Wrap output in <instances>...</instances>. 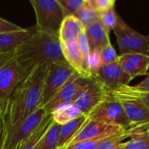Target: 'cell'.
<instances>
[{
	"instance_id": "6da1fadb",
	"label": "cell",
	"mask_w": 149,
	"mask_h": 149,
	"mask_svg": "<svg viewBox=\"0 0 149 149\" xmlns=\"http://www.w3.org/2000/svg\"><path fill=\"white\" fill-rule=\"evenodd\" d=\"M47 66H36L14 90L3 111L5 134L41 107V97Z\"/></svg>"
},
{
	"instance_id": "7a4b0ae2",
	"label": "cell",
	"mask_w": 149,
	"mask_h": 149,
	"mask_svg": "<svg viewBox=\"0 0 149 149\" xmlns=\"http://www.w3.org/2000/svg\"><path fill=\"white\" fill-rule=\"evenodd\" d=\"M14 54L27 72L38 65L66 62L59 37L37 29L14 51Z\"/></svg>"
},
{
	"instance_id": "3957f363",
	"label": "cell",
	"mask_w": 149,
	"mask_h": 149,
	"mask_svg": "<svg viewBox=\"0 0 149 149\" xmlns=\"http://www.w3.org/2000/svg\"><path fill=\"white\" fill-rule=\"evenodd\" d=\"M28 73L30 72L24 70L14 52L0 57V108L2 112L19 82Z\"/></svg>"
},
{
	"instance_id": "277c9868",
	"label": "cell",
	"mask_w": 149,
	"mask_h": 149,
	"mask_svg": "<svg viewBox=\"0 0 149 149\" xmlns=\"http://www.w3.org/2000/svg\"><path fill=\"white\" fill-rule=\"evenodd\" d=\"M36 15V29L58 36L65 14L58 0H31Z\"/></svg>"
},
{
	"instance_id": "5b68a950",
	"label": "cell",
	"mask_w": 149,
	"mask_h": 149,
	"mask_svg": "<svg viewBox=\"0 0 149 149\" xmlns=\"http://www.w3.org/2000/svg\"><path fill=\"white\" fill-rule=\"evenodd\" d=\"M107 93L121 104L131 128L149 125L148 108L132 92L130 85L123 86L115 90H107Z\"/></svg>"
},
{
	"instance_id": "8992f818",
	"label": "cell",
	"mask_w": 149,
	"mask_h": 149,
	"mask_svg": "<svg viewBox=\"0 0 149 149\" xmlns=\"http://www.w3.org/2000/svg\"><path fill=\"white\" fill-rule=\"evenodd\" d=\"M113 31L121 54L142 53L149 55V35L144 36L134 31L120 17Z\"/></svg>"
},
{
	"instance_id": "52a82bcc",
	"label": "cell",
	"mask_w": 149,
	"mask_h": 149,
	"mask_svg": "<svg viewBox=\"0 0 149 149\" xmlns=\"http://www.w3.org/2000/svg\"><path fill=\"white\" fill-rule=\"evenodd\" d=\"M76 71L67 63H53L47 66L41 97L43 107L65 85Z\"/></svg>"
},
{
	"instance_id": "ba28073f",
	"label": "cell",
	"mask_w": 149,
	"mask_h": 149,
	"mask_svg": "<svg viewBox=\"0 0 149 149\" xmlns=\"http://www.w3.org/2000/svg\"><path fill=\"white\" fill-rule=\"evenodd\" d=\"M92 79L93 78L86 77L75 72L70 79L65 83V85L43 107V108L48 114H52V113L60 106L73 104V102L83 92V90L89 85Z\"/></svg>"
},
{
	"instance_id": "9c48e42d",
	"label": "cell",
	"mask_w": 149,
	"mask_h": 149,
	"mask_svg": "<svg viewBox=\"0 0 149 149\" xmlns=\"http://www.w3.org/2000/svg\"><path fill=\"white\" fill-rule=\"evenodd\" d=\"M88 118L106 124L118 126L127 130L131 128L123 107L108 93L107 98L90 113Z\"/></svg>"
},
{
	"instance_id": "30bf717a",
	"label": "cell",
	"mask_w": 149,
	"mask_h": 149,
	"mask_svg": "<svg viewBox=\"0 0 149 149\" xmlns=\"http://www.w3.org/2000/svg\"><path fill=\"white\" fill-rule=\"evenodd\" d=\"M48 115L45 110L41 107L35 113L26 118L17 127L5 134L3 149H17L26 141L32 133L38 127L44 119Z\"/></svg>"
},
{
	"instance_id": "8fae6325",
	"label": "cell",
	"mask_w": 149,
	"mask_h": 149,
	"mask_svg": "<svg viewBox=\"0 0 149 149\" xmlns=\"http://www.w3.org/2000/svg\"><path fill=\"white\" fill-rule=\"evenodd\" d=\"M129 130L123 127L106 124L100 121H97L92 119H87L81 129L76 134V136L71 141V142L65 147H70L76 143L86 141H97L102 140L107 137L113 135H121L127 134Z\"/></svg>"
},
{
	"instance_id": "7c38bea8",
	"label": "cell",
	"mask_w": 149,
	"mask_h": 149,
	"mask_svg": "<svg viewBox=\"0 0 149 149\" xmlns=\"http://www.w3.org/2000/svg\"><path fill=\"white\" fill-rule=\"evenodd\" d=\"M93 78L103 85L107 90H115L123 86L129 85L131 77L127 74L119 62L103 65L93 75Z\"/></svg>"
},
{
	"instance_id": "4fadbf2b",
	"label": "cell",
	"mask_w": 149,
	"mask_h": 149,
	"mask_svg": "<svg viewBox=\"0 0 149 149\" xmlns=\"http://www.w3.org/2000/svg\"><path fill=\"white\" fill-rule=\"evenodd\" d=\"M107 96V89L93 78L89 85L79 95L73 104L87 116Z\"/></svg>"
},
{
	"instance_id": "5bb4252c",
	"label": "cell",
	"mask_w": 149,
	"mask_h": 149,
	"mask_svg": "<svg viewBox=\"0 0 149 149\" xmlns=\"http://www.w3.org/2000/svg\"><path fill=\"white\" fill-rule=\"evenodd\" d=\"M118 62L131 79L148 75L149 70V55L142 53H126L119 55Z\"/></svg>"
},
{
	"instance_id": "9a60e30c",
	"label": "cell",
	"mask_w": 149,
	"mask_h": 149,
	"mask_svg": "<svg viewBox=\"0 0 149 149\" xmlns=\"http://www.w3.org/2000/svg\"><path fill=\"white\" fill-rule=\"evenodd\" d=\"M36 31V27L24 28L18 31L0 34V56L14 52Z\"/></svg>"
},
{
	"instance_id": "2e32d148",
	"label": "cell",
	"mask_w": 149,
	"mask_h": 149,
	"mask_svg": "<svg viewBox=\"0 0 149 149\" xmlns=\"http://www.w3.org/2000/svg\"><path fill=\"white\" fill-rule=\"evenodd\" d=\"M86 34L87 36L90 48L92 50L103 49L108 43H110L109 32L103 26L101 22L99 20L85 29Z\"/></svg>"
},
{
	"instance_id": "e0dca14e",
	"label": "cell",
	"mask_w": 149,
	"mask_h": 149,
	"mask_svg": "<svg viewBox=\"0 0 149 149\" xmlns=\"http://www.w3.org/2000/svg\"><path fill=\"white\" fill-rule=\"evenodd\" d=\"M85 31L83 24L75 16L65 17L59 31V39L61 43L77 41L79 36Z\"/></svg>"
},
{
	"instance_id": "ac0fdd59",
	"label": "cell",
	"mask_w": 149,
	"mask_h": 149,
	"mask_svg": "<svg viewBox=\"0 0 149 149\" xmlns=\"http://www.w3.org/2000/svg\"><path fill=\"white\" fill-rule=\"evenodd\" d=\"M61 45H62V51L65 61L77 72L87 77L84 71V58L78 46L77 41L61 43Z\"/></svg>"
},
{
	"instance_id": "d6986e66",
	"label": "cell",
	"mask_w": 149,
	"mask_h": 149,
	"mask_svg": "<svg viewBox=\"0 0 149 149\" xmlns=\"http://www.w3.org/2000/svg\"><path fill=\"white\" fill-rule=\"evenodd\" d=\"M130 140L124 142V149H149V125L129 129Z\"/></svg>"
},
{
	"instance_id": "ffe728a7",
	"label": "cell",
	"mask_w": 149,
	"mask_h": 149,
	"mask_svg": "<svg viewBox=\"0 0 149 149\" xmlns=\"http://www.w3.org/2000/svg\"><path fill=\"white\" fill-rule=\"evenodd\" d=\"M87 119L88 117L83 114L80 117L61 126L58 149H64L71 142V141L76 136L83 125L86 123Z\"/></svg>"
},
{
	"instance_id": "44dd1931",
	"label": "cell",
	"mask_w": 149,
	"mask_h": 149,
	"mask_svg": "<svg viewBox=\"0 0 149 149\" xmlns=\"http://www.w3.org/2000/svg\"><path fill=\"white\" fill-rule=\"evenodd\" d=\"M81 115H83V113L74 104L60 106L52 113L53 121L60 126H63Z\"/></svg>"
},
{
	"instance_id": "7402d4cb",
	"label": "cell",
	"mask_w": 149,
	"mask_h": 149,
	"mask_svg": "<svg viewBox=\"0 0 149 149\" xmlns=\"http://www.w3.org/2000/svg\"><path fill=\"white\" fill-rule=\"evenodd\" d=\"M52 122L53 120L52 114H48L38 126V127L32 133V134L26 141H24L17 149H38L40 141L42 140Z\"/></svg>"
},
{
	"instance_id": "603a6c76",
	"label": "cell",
	"mask_w": 149,
	"mask_h": 149,
	"mask_svg": "<svg viewBox=\"0 0 149 149\" xmlns=\"http://www.w3.org/2000/svg\"><path fill=\"white\" fill-rule=\"evenodd\" d=\"M60 128L61 126L53 121L40 141L38 149H58Z\"/></svg>"
},
{
	"instance_id": "cb8c5ba5",
	"label": "cell",
	"mask_w": 149,
	"mask_h": 149,
	"mask_svg": "<svg viewBox=\"0 0 149 149\" xmlns=\"http://www.w3.org/2000/svg\"><path fill=\"white\" fill-rule=\"evenodd\" d=\"M75 17L80 21V23L86 29L87 26L100 20V12L95 10L88 3V1L86 0L84 5L75 14Z\"/></svg>"
},
{
	"instance_id": "d4e9b609",
	"label": "cell",
	"mask_w": 149,
	"mask_h": 149,
	"mask_svg": "<svg viewBox=\"0 0 149 149\" xmlns=\"http://www.w3.org/2000/svg\"><path fill=\"white\" fill-rule=\"evenodd\" d=\"M129 137V131L127 134L121 135H113L107 137L99 143L97 149H121L124 142L122 141Z\"/></svg>"
},
{
	"instance_id": "484cf974",
	"label": "cell",
	"mask_w": 149,
	"mask_h": 149,
	"mask_svg": "<svg viewBox=\"0 0 149 149\" xmlns=\"http://www.w3.org/2000/svg\"><path fill=\"white\" fill-rule=\"evenodd\" d=\"M119 18L120 17L117 15L114 8L100 12V21L108 32H110L111 30L114 29L118 23Z\"/></svg>"
},
{
	"instance_id": "4316f807",
	"label": "cell",
	"mask_w": 149,
	"mask_h": 149,
	"mask_svg": "<svg viewBox=\"0 0 149 149\" xmlns=\"http://www.w3.org/2000/svg\"><path fill=\"white\" fill-rule=\"evenodd\" d=\"M61 5L65 17L68 16H75V14L84 5L86 0H58Z\"/></svg>"
},
{
	"instance_id": "83f0119b",
	"label": "cell",
	"mask_w": 149,
	"mask_h": 149,
	"mask_svg": "<svg viewBox=\"0 0 149 149\" xmlns=\"http://www.w3.org/2000/svg\"><path fill=\"white\" fill-rule=\"evenodd\" d=\"M100 56L103 65H108L118 61L119 55L117 54L113 45L108 43L103 49L100 50Z\"/></svg>"
},
{
	"instance_id": "f1b7e54d",
	"label": "cell",
	"mask_w": 149,
	"mask_h": 149,
	"mask_svg": "<svg viewBox=\"0 0 149 149\" xmlns=\"http://www.w3.org/2000/svg\"><path fill=\"white\" fill-rule=\"evenodd\" d=\"M77 44L80 50V52L83 56L84 61L88 58V56L90 55L91 52V48H90V44L87 38V36L86 34V31H82L80 33V35L79 36L78 39H77Z\"/></svg>"
},
{
	"instance_id": "f546056e",
	"label": "cell",
	"mask_w": 149,
	"mask_h": 149,
	"mask_svg": "<svg viewBox=\"0 0 149 149\" xmlns=\"http://www.w3.org/2000/svg\"><path fill=\"white\" fill-rule=\"evenodd\" d=\"M88 3L98 12H102L114 8V0H87Z\"/></svg>"
},
{
	"instance_id": "4dcf8cb0",
	"label": "cell",
	"mask_w": 149,
	"mask_h": 149,
	"mask_svg": "<svg viewBox=\"0 0 149 149\" xmlns=\"http://www.w3.org/2000/svg\"><path fill=\"white\" fill-rule=\"evenodd\" d=\"M24 28L18 26L6 19L0 17V34L6 33V32H12V31H18L23 30Z\"/></svg>"
},
{
	"instance_id": "1f68e13d",
	"label": "cell",
	"mask_w": 149,
	"mask_h": 149,
	"mask_svg": "<svg viewBox=\"0 0 149 149\" xmlns=\"http://www.w3.org/2000/svg\"><path fill=\"white\" fill-rule=\"evenodd\" d=\"M100 141H101V140L81 141V142L76 143L74 145H72V146L67 147L64 149H97L98 145Z\"/></svg>"
},
{
	"instance_id": "d6a6232c",
	"label": "cell",
	"mask_w": 149,
	"mask_h": 149,
	"mask_svg": "<svg viewBox=\"0 0 149 149\" xmlns=\"http://www.w3.org/2000/svg\"><path fill=\"white\" fill-rule=\"evenodd\" d=\"M132 92L145 104V106L148 108L149 110V92H141L134 88V86H130Z\"/></svg>"
},
{
	"instance_id": "836d02e7",
	"label": "cell",
	"mask_w": 149,
	"mask_h": 149,
	"mask_svg": "<svg viewBox=\"0 0 149 149\" xmlns=\"http://www.w3.org/2000/svg\"><path fill=\"white\" fill-rule=\"evenodd\" d=\"M134 86L135 89L141 92H149V73H148L147 78L145 79H143L141 82H140L139 84Z\"/></svg>"
},
{
	"instance_id": "e575fe53",
	"label": "cell",
	"mask_w": 149,
	"mask_h": 149,
	"mask_svg": "<svg viewBox=\"0 0 149 149\" xmlns=\"http://www.w3.org/2000/svg\"><path fill=\"white\" fill-rule=\"evenodd\" d=\"M4 139H5L4 120H3V116H2V119L0 120V149H3V148Z\"/></svg>"
},
{
	"instance_id": "d590c367",
	"label": "cell",
	"mask_w": 149,
	"mask_h": 149,
	"mask_svg": "<svg viewBox=\"0 0 149 149\" xmlns=\"http://www.w3.org/2000/svg\"><path fill=\"white\" fill-rule=\"evenodd\" d=\"M2 116H3V112H2V110H1V108H0V120H1V118H2Z\"/></svg>"
},
{
	"instance_id": "8d00e7d4",
	"label": "cell",
	"mask_w": 149,
	"mask_h": 149,
	"mask_svg": "<svg viewBox=\"0 0 149 149\" xmlns=\"http://www.w3.org/2000/svg\"><path fill=\"white\" fill-rule=\"evenodd\" d=\"M121 149H124V148H121Z\"/></svg>"
},
{
	"instance_id": "74e56055",
	"label": "cell",
	"mask_w": 149,
	"mask_h": 149,
	"mask_svg": "<svg viewBox=\"0 0 149 149\" xmlns=\"http://www.w3.org/2000/svg\"><path fill=\"white\" fill-rule=\"evenodd\" d=\"M1 119H2V118H1Z\"/></svg>"
},
{
	"instance_id": "f35d334b",
	"label": "cell",
	"mask_w": 149,
	"mask_h": 149,
	"mask_svg": "<svg viewBox=\"0 0 149 149\" xmlns=\"http://www.w3.org/2000/svg\"><path fill=\"white\" fill-rule=\"evenodd\" d=\"M0 57H1V56H0Z\"/></svg>"
}]
</instances>
